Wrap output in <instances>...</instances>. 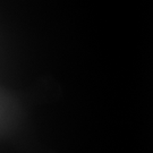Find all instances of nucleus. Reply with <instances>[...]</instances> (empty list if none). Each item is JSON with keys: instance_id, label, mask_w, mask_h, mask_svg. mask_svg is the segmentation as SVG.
<instances>
[]
</instances>
